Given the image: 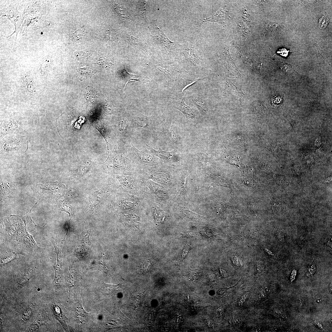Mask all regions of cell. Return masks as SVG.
I'll return each instance as SVG.
<instances>
[{
	"instance_id": "obj_1",
	"label": "cell",
	"mask_w": 332,
	"mask_h": 332,
	"mask_svg": "<svg viewBox=\"0 0 332 332\" xmlns=\"http://www.w3.org/2000/svg\"><path fill=\"white\" fill-rule=\"evenodd\" d=\"M173 103L175 108L181 112L188 120L195 117V114L191 108L185 104L181 97L174 98Z\"/></svg>"
},
{
	"instance_id": "obj_2",
	"label": "cell",
	"mask_w": 332,
	"mask_h": 332,
	"mask_svg": "<svg viewBox=\"0 0 332 332\" xmlns=\"http://www.w3.org/2000/svg\"><path fill=\"white\" fill-rule=\"evenodd\" d=\"M187 60L196 66H200L199 57L194 50L191 49L183 52Z\"/></svg>"
},
{
	"instance_id": "obj_3",
	"label": "cell",
	"mask_w": 332,
	"mask_h": 332,
	"mask_svg": "<svg viewBox=\"0 0 332 332\" xmlns=\"http://www.w3.org/2000/svg\"><path fill=\"white\" fill-rule=\"evenodd\" d=\"M146 145L150 149L152 152L164 160H170L172 157H174L175 154V152L174 151L167 152L163 151L160 149L158 150H156L147 144H146Z\"/></svg>"
},
{
	"instance_id": "obj_4",
	"label": "cell",
	"mask_w": 332,
	"mask_h": 332,
	"mask_svg": "<svg viewBox=\"0 0 332 332\" xmlns=\"http://www.w3.org/2000/svg\"><path fill=\"white\" fill-rule=\"evenodd\" d=\"M192 100L201 114L204 115L207 112L208 109L204 100L199 97H193L192 98Z\"/></svg>"
},
{
	"instance_id": "obj_5",
	"label": "cell",
	"mask_w": 332,
	"mask_h": 332,
	"mask_svg": "<svg viewBox=\"0 0 332 332\" xmlns=\"http://www.w3.org/2000/svg\"><path fill=\"white\" fill-rule=\"evenodd\" d=\"M26 89L28 94L34 97L36 92V88L33 79L30 77H26Z\"/></svg>"
},
{
	"instance_id": "obj_6",
	"label": "cell",
	"mask_w": 332,
	"mask_h": 332,
	"mask_svg": "<svg viewBox=\"0 0 332 332\" xmlns=\"http://www.w3.org/2000/svg\"><path fill=\"white\" fill-rule=\"evenodd\" d=\"M79 74V78L81 80L86 79L90 77L93 74V72L89 67L80 68L78 70Z\"/></svg>"
},
{
	"instance_id": "obj_7",
	"label": "cell",
	"mask_w": 332,
	"mask_h": 332,
	"mask_svg": "<svg viewBox=\"0 0 332 332\" xmlns=\"http://www.w3.org/2000/svg\"><path fill=\"white\" fill-rule=\"evenodd\" d=\"M52 310L54 315L61 323L63 326L64 327L66 330L67 326L65 321L63 319L61 310L60 308L56 305H53L52 306Z\"/></svg>"
},
{
	"instance_id": "obj_8",
	"label": "cell",
	"mask_w": 332,
	"mask_h": 332,
	"mask_svg": "<svg viewBox=\"0 0 332 332\" xmlns=\"http://www.w3.org/2000/svg\"><path fill=\"white\" fill-rule=\"evenodd\" d=\"M123 77L126 83L125 85L124 90L127 84L129 82L138 81H139V78L140 76L135 74L129 73L124 69L123 72Z\"/></svg>"
},
{
	"instance_id": "obj_9",
	"label": "cell",
	"mask_w": 332,
	"mask_h": 332,
	"mask_svg": "<svg viewBox=\"0 0 332 332\" xmlns=\"http://www.w3.org/2000/svg\"><path fill=\"white\" fill-rule=\"evenodd\" d=\"M55 272V276L53 283L56 285H59L63 279V273L59 267L56 266H53Z\"/></svg>"
},
{
	"instance_id": "obj_10",
	"label": "cell",
	"mask_w": 332,
	"mask_h": 332,
	"mask_svg": "<svg viewBox=\"0 0 332 332\" xmlns=\"http://www.w3.org/2000/svg\"><path fill=\"white\" fill-rule=\"evenodd\" d=\"M53 243L55 248V252L57 254V266L60 267L61 265L62 261V256L61 250L58 246L56 241L53 239Z\"/></svg>"
},
{
	"instance_id": "obj_11",
	"label": "cell",
	"mask_w": 332,
	"mask_h": 332,
	"mask_svg": "<svg viewBox=\"0 0 332 332\" xmlns=\"http://www.w3.org/2000/svg\"><path fill=\"white\" fill-rule=\"evenodd\" d=\"M84 34V31L82 29H78L77 30L73 33V37L74 39L78 41L81 39Z\"/></svg>"
},
{
	"instance_id": "obj_12",
	"label": "cell",
	"mask_w": 332,
	"mask_h": 332,
	"mask_svg": "<svg viewBox=\"0 0 332 332\" xmlns=\"http://www.w3.org/2000/svg\"><path fill=\"white\" fill-rule=\"evenodd\" d=\"M42 325V322L41 319H38L32 323L29 327V330L33 331L38 329L40 326Z\"/></svg>"
},
{
	"instance_id": "obj_13",
	"label": "cell",
	"mask_w": 332,
	"mask_h": 332,
	"mask_svg": "<svg viewBox=\"0 0 332 332\" xmlns=\"http://www.w3.org/2000/svg\"><path fill=\"white\" fill-rule=\"evenodd\" d=\"M329 22V18L323 16L319 20V26L320 28L324 29L327 25Z\"/></svg>"
},
{
	"instance_id": "obj_14",
	"label": "cell",
	"mask_w": 332,
	"mask_h": 332,
	"mask_svg": "<svg viewBox=\"0 0 332 332\" xmlns=\"http://www.w3.org/2000/svg\"><path fill=\"white\" fill-rule=\"evenodd\" d=\"M316 267L314 265L312 264L309 266L308 268L306 275L307 276H312L316 271Z\"/></svg>"
},
{
	"instance_id": "obj_15",
	"label": "cell",
	"mask_w": 332,
	"mask_h": 332,
	"mask_svg": "<svg viewBox=\"0 0 332 332\" xmlns=\"http://www.w3.org/2000/svg\"><path fill=\"white\" fill-rule=\"evenodd\" d=\"M32 310L30 308H27L23 313V319L25 320L29 319L32 313Z\"/></svg>"
},
{
	"instance_id": "obj_16",
	"label": "cell",
	"mask_w": 332,
	"mask_h": 332,
	"mask_svg": "<svg viewBox=\"0 0 332 332\" xmlns=\"http://www.w3.org/2000/svg\"><path fill=\"white\" fill-rule=\"evenodd\" d=\"M90 53L88 51H82L79 52H77L76 53V56L77 57H83L87 56Z\"/></svg>"
},
{
	"instance_id": "obj_17",
	"label": "cell",
	"mask_w": 332,
	"mask_h": 332,
	"mask_svg": "<svg viewBox=\"0 0 332 332\" xmlns=\"http://www.w3.org/2000/svg\"><path fill=\"white\" fill-rule=\"evenodd\" d=\"M190 248V246H187L185 247L182 252V254L181 255L182 258H184V257H185L188 252L189 251Z\"/></svg>"
},
{
	"instance_id": "obj_18",
	"label": "cell",
	"mask_w": 332,
	"mask_h": 332,
	"mask_svg": "<svg viewBox=\"0 0 332 332\" xmlns=\"http://www.w3.org/2000/svg\"><path fill=\"white\" fill-rule=\"evenodd\" d=\"M247 293H246L242 297V299H241V300L240 301V304H242L244 302V301L245 299L247 297Z\"/></svg>"
},
{
	"instance_id": "obj_19",
	"label": "cell",
	"mask_w": 332,
	"mask_h": 332,
	"mask_svg": "<svg viewBox=\"0 0 332 332\" xmlns=\"http://www.w3.org/2000/svg\"><path fill=\"white\" fill-rule=\"evenodd\" d=\"M314 324L317 326H318L319 328L322 329V325L317 322L315 321L314 322Z\"/></svg>"
}]
</instances>
